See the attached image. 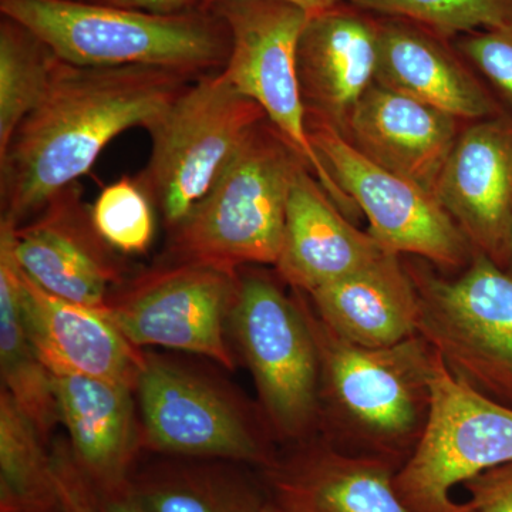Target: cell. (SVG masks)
<instances>
[{
  "label": "cell",
  "mask_w": 512,
  "mask_h": 512,
  "mask_svg": "<svg viewBox=\"0 0 512 512\" xmlns=\"http://www.w3.org/2000/svg\"><path fill=\"white\" fill-rule=\"evenodd\" d=\"M197 77L60 60L45 99L0 156V220L16 227L32 220L56 192L79 183L114 138L146 128Z\"/></svg>",
  "instance_id": "6da1fadb"
},
{
  "label": "cell",
  "mask_w": 512,
  "mask_h": 512,
  "mask_svg": "<svg viewBox=\"0 0 512 512\" xmlns=\"http://www.w3.org/2000/svg\"><path fill=\"white\" fill-rule=\"evenodd\" d=\"M298 293L319 356V431L348 453L399 468L429 417L436 352L420 335L363 348L333 332Z\"/></svg>",
  "instance_id": "7a4b0ae2"
},
{
  "label": "cell",
  "mask_w": 512,
  "mask_h": 512,
  "mask_svg": "<svg viewBox=\"0 0 512 512\" xmlns=\"http://www.w3.org/2000/svg\"><path fill=\"white\" fill-rule=\"evenodd\" d=\"M2 16L36 33L74 66H148L202 76L221 72L231 50L214 10L154 15L89 0H0Z\"/></svg>",
  "instance_id": "3957f363"
},
{
  "label": "cell",
  "mask_w": 512,
  "mask_h": 512,
  "mask_svg": "<svg viewBox=\"0 0 512 512\" xmlns=\"http://www.w3.org/2000/svg\"><path fill=\"white\" fill-rule=\"evenodd\" d=\"M301 157L268 120L177 228L167 259L238 269L276 265Z\"/></svg>",
  "instance_id": "277c9868"
},
{
  "label": "cell",
  "mask_w": 512,
  "mask_h": 512,
  "mask_svg": "<svg viewBox=\"0 0 512 512\" xmlns=\"http://www.w3.org/2000/svg\"><path fill=\"white\" fill-rule=\"evenodd\" d=\"M266 120L256 101L214 72L192 80L148 123L150 157L136 178L168 232L197 207Z\"/></svg>",
  "instance_id": "5b68a950"
},
{
  "label": "cell",
  "mask_w": 512,
  "mask_h": 512,
  "mask_svg": "<svg viewBox=\"0 0 512 512\" xmlns=\"http://www.w3.org/2000/svg\"><path fill=\"white\" fill-rule=\"evenodd\" d=\"M404 261L421 338L456 379L512 409V275L481 254L453 276L423 259Z\"/></svg>",
  "instance_id": "8992f818"
},
{
  "label": "cell",
  "mask_w": 512,
  "mask_h": 512,
  "mask_svg": "<svg viewBox=\"0 0 512 512\" xmlns=\"http://www.w3.org/2000/svg\"><path fill=\"white\" fill-rule=\"evenodd\" d=\"M229 326L254 379L265 424L302 443L319 433V356L298 293L239 269Z\"/></svg>",
  "instance_id": "52a82bcc"
},
{
  "label": "cell",
  "mask_w": 512,
  "mask_h": 512,
  "mask_svg": "<svg viewBox=\"0 0 512 512\" xmlns=\"http://www.w3.org/2000/svg\"><path fill=\"white\" fill-rule=\"evenodd\" d=\"M505 463H512V409L456 379L437 355L426 426L394 474L400 500L410 512H473L453 500L454 488Z\"/></svg>",
  "instance_id": "ba28073f"
},
{
  "label": "cell",
  "mask_w": 512,
  "mask_h": 512,
  "mask_svg": "<svg viewBox=\"0 0 512 512\" xmlns=\"http://www.w3.org/2000/svg\"><path fill=\"white\" fill-rule=\"evenodd\" d=\"M210 10L224 19L231 37L222 76L261 106L266 119L308 165L339 210L350 221L356 220L359 208L333 180L306 127L296 52L308 13L281 0H224Z\"/></svg>",
  "instance_id": "9c48e42d"
},
{
  "label": "cell",
  "mask_w": 512,
  "mask_h": 512,
  "mask_svg": "<svg viewBox=\"0 0 512 512\" xmlns=\"http://www.w3.org/2000/svg\"><path fill=\"white\" fill-rule=\"evenodd\" d=\"M238 279L239 269L165 258L114 289L101 312L137 348L197 353L232 370L225 323Z\"/></svg>",
  "instance_id": "30bf717a"
},
{
  "label": "cell",
  "mask_w": 512,
  "mask_h": 512,
  "mask_svg": "<svg viewBox=\"0 0 512 512\" xmlns=\"http://www.w3.org/2000/svg\"><path fill=\"white\" fill-rule=\"evenodd\" d=\"M309 138L342 191L369 221L384 252L423 259L443 274H457L474 249L436 195L372 163L325 121L306 116Z\"/></svg>",
  "instance_id": "8fae6325"
},
{
  "label": "cell",
  "mask_w": 512,
  "mask_h": 512,
  "mask_svg": "<svg viewBox=\"0 0 512 512\" xmlns=\"http://www.w3.org/2000/svg\"><path fill=\"white\" fill-rule=\"evenodd\" d=\"M136 392L153 450L265 467L275 460L266 433L232 397L164 357L146 353Z\"/></svg>",
  "instance_id": "7c38bea8"
},
{
  "label": "cell",
  "mask_w": 512,
  "mask_h": 512,
  "mask_svg": "<svg viewBox=\"0 0 512 512\" xmlns=\"http://www.w3.org/2000/svg\"><path fill=\"white\" fill-rule=\"evenodd\" d=\"M15 254L40 288L99 311L127 279L116 249L94 227L80 183L56 192L32 220L16 227Z\"/></svg>",
  "instance_id": "4fadbf2b"
},
{
  "label": "cell",
  "mask_w": 512,
  "mask_h": 512,
  "mask_svg": "<svg viewBox=\"0 0 512 512\" xmlns=\"http://www.w3.org/2000/svg\"><path fill=\"white\" fill-rule=\"evenodd\" d=\"M434 195L474 252L504 269L512 232L511 114L463 127Z\"/></svg>",
  "instance_id": "5bb4252c"
},
{
  "label": "cell",
  "mask_w": 512,
  "mask_h": 512,
  "mask_svg": "<svg viewBox=\"0 0 512 512\" xmlns=\"http://www.w3.org/2000/svg\"><path fill=\"white\" fill-rule=\"evenodd\" d=\"M379 16L342 5L309 15L296 52L306 116L348 134L357 104L375 83Z\"/></svg>",
  "instance_id": "9a60e30c"
},
{
  "label": "cell",
  "mask_w": 512,
  "mask_h": 512,
  "mask_svg": "<svg viewBox=\"0 0 512 512\" xmlns=\"http://www.w3.org/2000/svg\"><path fill=\"white\" fill-rule=\"evenodd\" d=\"M375 82L463 123L507 113L450 40L409 20L379 16Z\"/></svg>",
  "instance_id": "2e32d148"
},
{
  "label": "cell",
  "mask_w": 512,
  "mask_h": 512,
  "mask_svg": "<svg viewBox=\"0 0 512 512\" xmlns=\"http://www.w3.org/2000/svg\"><path fill=\"white\" fill-rule=\"evenodd\" d=\"M22 313L33 346L52 375L94 377L137 389L146 353L99 309L52 295L23 272Z\"/></svg>",
  "instance_id": "e0dca14e"
},
{
  "label": "cell",
  "mask_w": 512,
  "mask_h": 512,
  "mask_svg": "<svg viewBox=\"0 0 512 512\" xmlns=\"http://www.w3.org/2000/svg\"><path fill=\"white\" fill-rule=\"evenodd\" d=\"M461 123L375 82L353 111L345 138L372 163L434 195Z\"/></svg>",
  "instance_id": "ac0fdd59"
},
{
  "label": "cell",
  "mask_w": 512,
  "mask_h": 512,
  "mask_svg": "<svg viewBox=\"0 0 512 512\" xmlns=\"http://www.w3.org/2000/svg\"><path fill=\"white\" fill-rule=\"evenodd\" d=\"M383 249L339 210L308 165L293 177L284 242L275 269L293 291L309 295L352 274Z\"/></svg>",
  "instance_id": "d6986e66"
},
{
  "label": "cell",
  "mask_w": 512,
  "mask_h": 512,
  "mask_svg": "<svg viewBox=\"0 0 512 512\" xmlns=\"http://www.w3.org/2000/svg\"><path fill=\"white\" fill-rule=\"evenodd\" d=\"M266 468L276 504L286 512H410L394 488L393 464L325 439L302 441Z\"/></svg>",
  "instance_id": "ffe728a7"
},
{
  "label": "cell",
  "mask_w": 512,
  "mask_h": 512,
  "mask_svg": "<svg viewBox=\"0 0 512 512\" xmlns=\"http://www.w3.org/2000/svg\"><path fill=\"white\" fill-rule=\"evenodd\" d=\"M306 296L323 323L363 348H387L419 335V299L402 255L383 252Z\"/></svg>",
  "instance_id": "44dd1931"
},
{
  "label": "cell",
  "mask_w": 512,
  "mask_h": 512,
  "mask_svg": "<svg viewBox=\"0 0 512 512\" xmlns=\"http://www.w3.org/2000/svg\"><path fill=\"white\" fill-rule=\"evenodd\" d=\"M60 421L74 457L97 491L128 484L138 444L133 392L126 384L53 375Z\"/></svg>",
  "instance_id": "7402d4cb"
},
{
  "label": "cell",
  "mask_w": 512,
  "mask_h": 512,
  "mask_svg": "<svg viewBox=\"0 0 512 512\" xmlns=\"http://www.w3.org/2000/svg\"><path fill=\"white\" fill-rule=\"evenodd\" d=\"M16 225L0 220V372L2 389L49 443L60 421L53 375L33 346L22 313Z\"/></svg>",
  "instance_id": "603a6c76"
},
{
  "label": "cell",
  "mask_w": 512,
  "mask_h": 512,
  "mask_svg": "<svg viewBox=\"0 0 512 512\" xmlns=\"http://www.w3.org/2000/svg\"><path fill=\"white\" fill-rule=\"evenodd\" d=\"M46 444L10 394L0 390V512L60 510Z\"/></svg>",
  "instance_id": "cb8c5ba5"
},
{
  "label": "cell",
  "mask_w": 512,
  "mask_h": 512,
  "mask_svg": "<svg viewBox=\"0 0 512 512\" xmlns=\"http://www.w3.org/2000/svg\"><path fill=\"white\" fill-rule=\"evenodd\" d=\"M60 59L22 23L0 19V156L42 103Z\"/></svg>",
  "instance_id": "d4e9b609"
},
{
  "label": "cell",
  "mask_w": 512,
  "mask_h": 512,
  "mask_svg": "<svg viewBox=\"0 0 512 512\" xmlns=\"http://www.w3.org/2000/svg\"><path fill=\"white\" fill-rule=\"evenodd\" d=\"M130 487L148 512H262L264 508L247 485L218 468H165Z\"/></svg>",
  "instance_id": "484cf974"
},
{
  "label": "cell",
  "mask_w": 512,
  "mask_h": 512,
  "mask_svg": "<svg viewBox=\"0 0 512 512\" xmlns=\"http://www.w3.org/2000/svg\"><path fill=\"white\" fill-rule=\"evenodd\" d=\"M377 16L409 20L443 39L512 25V0H348Z\"/></svg>",
  "instance_id": "4316f807"
},
{
  "label": "cell",
  "mask_w": 512,
  "mask_h": 512,
  "mask_svg": "<svg viewBox=\"0 0 512 512\" xmlns=\"http://www.w3.org/2000/svg\"><path fill=\"white\" fill-rule=\"evenodd\" d=\"M92 220L101 238L124 255L144 254L153 242V201L136 177L107 185L92 205Z\"/></svg>",
  "instance_id": "83f0119b"
},
{
  "label": "cell",
  "mask_w": 512,
  "mask_h": 512,
  "mask_svg": "<svg viewBox=\"0 0 512 512\" xmlns=\"http://www.w3.org/2000/svg\"><path fill=\"white\" fill-rule=\"evenodd\" d=\"M454 47L512 116V25L457 37Z\"/></svg>",
  "instance_id": "f1b7e54d"
},
{
  "label": "cell",
  "mask_w": 512,
  "mask_h": 512,
  "mask_svg": "<svg viewBox=\"0 0 512 512\" xmlns=\"http://www.w3.org/2000/svg\"><path fill=\"white\" fill-rule=\"evenodd\" d=\"M60 512H101L96 488L83 473L70 444H55L52 454Z\"/></svg>",
  "instance_id": "f546056e"
},
{
  "label": "cell",
  "mask_w": 512,
  "mask_h": 512,
  "mask_svg": "<svg viewBox=\"0 0 512 512\" xmlns=\"http://www.w3.org/2000/svg\"><path fill=\"white\" fill-rule=\"evenodd\" d=\"M464 487L473 512H512V463L490 468Z\"/></svg>",
  "instance_id": "4dcf8cb0"
},
{
  "label": "cell",
  "mask_w": 512,
  "mask_h": 512,
  "mask_svg": "<svg viewBox=\"0 0 512 512\" xmlns=\"http://www.w3.org/2000/svg\"><path fill=\"white\" fill-rule=\"evenodd\" d=\"M89 2L164 16L197 12V10H202V5H204V0H89Z\"/></svg>",
  "instance_id": "1f68e13d"
},
{
  "label": "cell",
  "mask_w": 512,
  "mask_h": 512,
  "mask_svg": "<svg viewBox=\"0 0 512 512\" xmlns=\"http://www.w3.org/2000/svg\"><path fill=\"white\" fill-rule=\"evenodd\" d=\"M101 512H148L131 491L130 484L117 490L97 491Z\"/></svg>",
  "instance_id": "d6a6232c"
},
{
  "label": "cell",
  "mask_w": 512,
  "mask_h": 512,
  "mask_svg": "<svg viewBox=\"0 0 512 512\" xmlns=\"http://www.w3.org/2000/svg\"><path fill=\"white\" fill-rule=\"evenodd\" d=\"M220 2H224V0H204L202 10H210L212 6H215ZM281 2L291 3V5L298 6V8L305 10L308 15H316V13L325 12V10L342 5L346 0H281Z\"/></svg>",
  "instance_id": "836d02e7"
},
{
  "label": "cell",
  "mask_w": 512,
  "mask_h": 512,
  "mask_svg": "<svg viewBox=\"0 0 512 512\" xmlns=\"http://www.w3.org/2000/svg\"><path fill=\"white\" fill-rule=\"evenodd\" d=\"M504 269H505V271L508 272V274L512 275V232H511L510 248H508L507 264H505Z\"/></svg>",
  "instance_id": "e575fe53"
},
{
  "label": "cell",
  "mask_w": 512,
  "mask_h": 512,
  "mask_svg": "<svg viewBox=\"0 0 512 512\" xmlns=\"http://www.w3.org/2000/svg\"><path fill=\"white\" fill-rule=\"evenodd\" d=\"M262 512H286L284 508L279 507L278 504H264V508H262Z\"/></svg>",
  "instance_id": "d590c367"
}]
</instances>
